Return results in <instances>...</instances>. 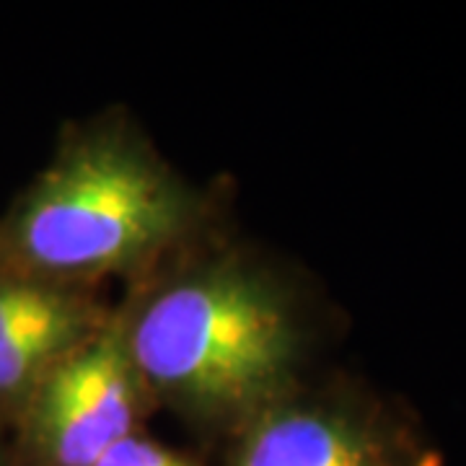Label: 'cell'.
<instances>
[{
  "mask_svg": "<svg viewBox=\"0 0 466 466\" xmlns=\"http://www.w3.org/2000/svg\"><path fill=\"white\" fill-rule=\"evenodd\" d=\"M153 410L226 443L314 373L317 296L275 257L216 233L127 285L115 303Z\"/></svg>",
  "mask_w": 466,
  "mask_h": 466,
  "instance_id": "cell-1",
  "label": "cell"
},
{
  "mask_svg": "<svg viewBox=\"0 0 466 466\" xmlns=\"http://www.w3.org/2000/svg\"><path fill=\"white\" fill-rule=\"evenodd\" d=\"M220 233L218 200L127 109L67 122L50 161L0 216V267L96 290L130 285Z\"/></svg>",
  "mask_w": 466,
  "mask_h": 466,
  "instance_id": "cell-2",
  "label": "cell"
},
{
  "mask_svg": "<svg viewBox=\"0 0 466 466\" xmlns=\"http://www.w3.org/2000/svg\"><path fill=\"white\" fill-rule=\"evenodd\" d=\"M223 446V466H441L400 404L348 376H311Z\"/></svg>",
  "mask_w": 466,
  "mask_h": 466,
  "instance_id": "cell-3",
  "label": "cell"
},
{
  "mask_svg": "<svg viewBox=\"0 0 466 466\" xmlns=\"http://www.w3.org/2000/svg\"><path fill=\"white\" fill-rule=\"evenodd\" d=\"M153 412L112 317L47 370L14 417V466H96Z\"/></svg>",
  "mask_w": 466,
  "mask_h": 466,
  "instance_id": "cell-4",
  "label": "cell"
},
{
  "mask_svg": "<svg viewBox=\"0 0 466 466\" xmlns=\"http://www.w3.org/2000/svg\"><path fill=\"white\" fill-rule=\"evenodd\" d=\"M112 306L99 290L0 267V428H11L52 366L99 332Z\"/></svg>",
  "mask_w": 466,
  "mask_h": 466,
  "instance_id": "cell-5",
  "label": "cell"
},
{
  "mask_svg": "<svg viewBox=\"0 0 466 466\" xmlns=\"http://www.w3.org/2000/svg\"><path fill=\"white\" fill-rule=\"evenodd\" d=\"M96 466H205L182 451L168 449L167 443L150 438L143 431L127 435L106 451Z\"/></svg>",
  "mask_w": 466,
  "mask_h": 466,
  "instance_id": "cell-6",
  "label": "cell"
},
{
  "mask_svg": "<svg viewBox=\"0 0 466 466\" xmlns=\"http://www.w3.org/2000/svg\"><path fill=\"white\" fill-rule=\"evenodd\" d=\"M0 466H14L11 438H8V431H5V428H0Z\"/></svg>",
  "mask_w": 466,
  "mask_h": 466,
  "instance_id": "cell-7",
  "label": "cell"
}]
</instances>
